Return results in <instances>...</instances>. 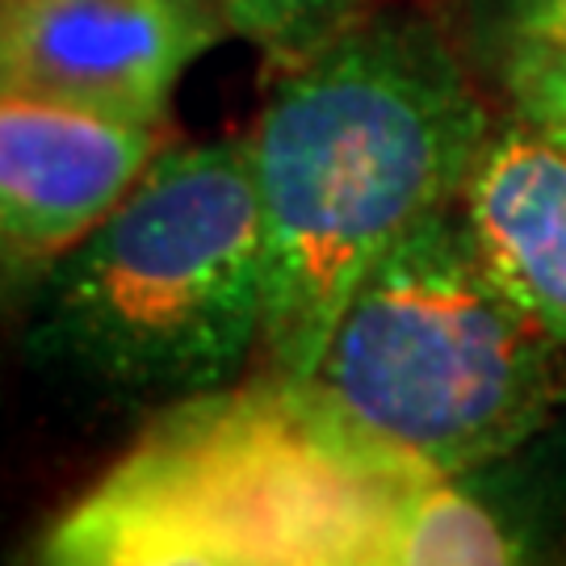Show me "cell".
<instances>
[{
    "label": "cell",
    "mask_w": 566,
    "mask_h": 566,
    "mask_svg": "<svg viewBox=\"0 0 566 566\" xmlns=\"http://www.w3.org/2000/svg\"><path fill=\"white\" fill-rule=\"evenodd\" d=\"M491 122L437 25L369 13L273 76L248 139L264 214L273 378L303 382L353 285L411 227L462 202Z\"/></svg>",
    "instance_id": "cell-1"
},
{
    "label": "cell",
    "mask_w": 566,
    "mask_h": 566,
    "mask_svg": "<svg viewBox=\"0 0 566 566\" xmlns=\"http://www.w3.org/2000/svg\"><path fill=\"white\" fill-rule=\"evenodd\" d=\"M420 474L340 424L303 382L172 399L143 437L42 528L55 566L390 563Z\"/></svg>",
    "instance_id": "cell-2"
},
{
    "label": "cell",
    "mask_w": 566,
    "mask_h": 566,
    "mask_svg": "<svg viewBox=\"0 0 566 566\" xmlns=\"http://www.w3.org/2000/svg\"><path fill=\"white\" fill-rule=\"evenodd\" d=\"M30 348L118 395L189 399L264 332V214L248 139L168 143L30 306Z\"/></svg>",
    "instance_id": "cell-3"
},
{
    "label": "cell",
    "mask_w": 566,
    "mask_h": 566,
    "mask_svg": "<svg viewBox=\"0 0 566 566\" xmlns=\"http://www.w3.org/2000/svg\"><path fill=\"white\" fill-rule=\"evenodd\" d=\"M554 348L486 273L449 206L369 264L303 386L420 474H470L549 420Z\"/></svg>",
    "instance_id": "cell-4"
},
{
    "label": "cell",
    "mask_w": 566,
    "mask_h": 566,
    "mask_svg": "<svg viewBox=\"0 0 566 566\" xmlns=\"http://www.w3.org/2000/svg\"><path fill=\"white\" fill-rule=\"evenodd\" d=\"M223 30L214 0H0V102L168 122Z\"/></svg>",
    "instance_id": "cell-5"
},
{
    "label": "cell",
    "mask_w": 566,
    "mask_h": 566,
    "mask_svg": "<svg viewBox=\"0 0 566 566\" xmlns=\"http://www.w3.org/2000/svg\"><path fill=\"white\" fill-rule=\"evenodd\" d=\"M172 143L168 122L0 102V327Z\"/></svg>",
    "instance_id": "cell-6"
},
{
    "label": "cell",
    "mask_w": 566,
    "mask_h": 566,
    "mask_svg": "<svg viewBox=\"0 0 566 566\" xmlns=\"http://www.w3.org/2000/svg\"><path fill=\"white\" fill-rule=\"evenodd\" d=\"M462 223L512 303L566 344V139L528 118L491 130L462 189Z\"/></svg>",
    "instance_id": "cell-7"
},
{
    "label": "cell",
    "mask_w": 566,
    "mask_h": 566,
    "mask_svg": "<svg viewBox=\"0 0 566 566\" xmlns=\"http://www.w3.org/2000/svg\"><path fill=\"white\" fill-rule=\"evenodd\" d=\"M458 479L462 474H437L407 495L390 537V563L504 566L525 558L528 542L512 525V516Z\"/></svg>",
    "instance_id": "cell-8"
},
{
    "label": "cell",
    "mask_w": 566,
    "mask_h": 566,
    "mask_svg": "<svg viewBox=\"0 0 566 566\" xmlns=\"http://www.w3.org/2000/svg\"><path fill=\"white\" fill-rule=\"evenodd\" d=\"M227 25L261 46L269 76L290 72L357 21L382 9V0H214Z\"/></svg>",
    "instance_id": "cell-9"
},
{
    "label": "cell",
    "mask_w": 566,
    "mask_h": 566,
    "mask_svg": "<svg viewBox=\"0 0 566 566\" xmlns=\"http://www.w3.org/2000/svg\"><path fill=\"white\" fill-rule=\"evenodd\" d=\"M507 93L521 118L566 139V51L516 34L507 51Z\"/></svg>",
    "instance_id": "cell-10"
},
{
    "label": "cell",
    "mask_w": 566,
    "mask_h": 566,
    "mask_svg": "<svg viewBox=\"0 0 566 566\" xmlns=\"http://www.w3.org/2000/svg\"><path fill=\"white\" fill-rule=\"evenodd\" d=\"M516 34L566 51V0H512Z\"/></svg>",
    "instance_id": "cell-11"
}]
</instances>
